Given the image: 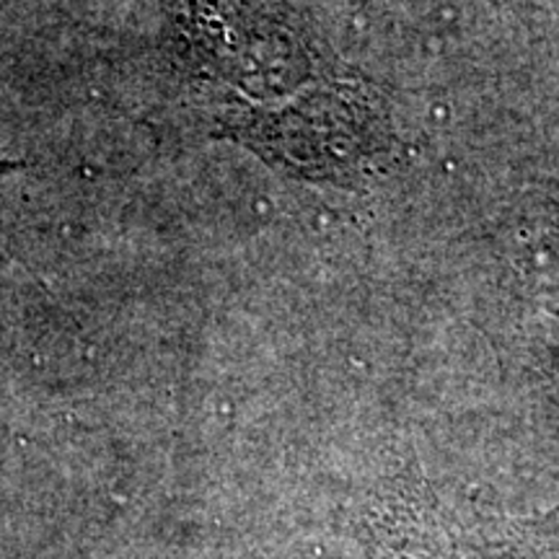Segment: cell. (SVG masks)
Listing matches in <instances>:
<instances>
[{
  "mask_svg": "<svg viewBox=\"0 0 559 559\" xmlns=\"http://www.w3.org/2000/svg\"><path fill=\"white\" fill-rule=\"evenodd\" d=\"M19 169V164H9V160H0V177H3V174H9V171H16Z\"/></svg>",
  "mask_w": 559,
  "mask_h": 559,
  "instance_id": "1",
  "label": "cell"
}]
</instances>
